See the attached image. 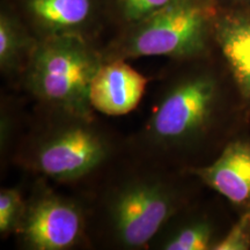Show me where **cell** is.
I'll list each match as a JSON object with an SVG mask.
<instances>
[{
    "instance_id": "cell-1",
    "label": "cell",
    "mask_w": 250,
    "mask_h": 250,
    "mask_svg": "<svg viewBox=\"0 0 250 250\" xmlns=\"http://www.w3.org/2000/svg\"><path fill=\"white\" fill-rule=\"evenodd\" d=\"M102 58L85 36L58 35L37 41L27 79L37 98L79 120L92 115L90 83Z\"/></svg>"
},
{
    "instance_id": "cell-2",
    "label": "cell",
    "mask_w": 250,
    "mask_h": 250,
    "mask_svg": "<svg viewBox=\"0 0 250 250\" xmlns=\"http://www.w3.org/2000/svg\"><path fill=\"white\" fill-rule=\"evenodd\" d=\"M217 4V0H171L140 22L125 28L114 58H184L202 54L213 33Z\"/></svg>"
},
{
    "instance_id": "cell-3",
    "label": "cell",
    "mask_w": 250,
    "mask_h": 250,
    "mask_svg": "<svg viewBox=\"0 0 250 250\" xmlns=\"http://www.w3.org/2000/svg\"><path fill=\"white\" fill-rule=\"evenodd\" d=\"M179 208V198L167 184L153 180L131 182L112 199V228L122 245L139 248L147 245Z\"/></svg>"
},
{
    "instance_id": "cell-4",
    "label": "cell",
    "mask_w": 250,
    "mask_h": 250,
    "mask_svg": "<svg viewBox=\"0 0 250 250\" xmlns=\"http://www.w3.org/2000/svg\"><path fill=\"white\" fill-rule=\"evenodd\" d=\"M214 81L191 76L175 83L158 103L148 123L153 139L164 145H181L203 129L215 99Z\"/></svg>"
},
{
    "instance_id": "cell-5",
    "label": "cell",
    "mask_w": 250,
    "mask_h": 250,
    "mask_svg": "<svg viewBox=\"0 0 250 250\" xmlns=\"http://www.w3.org/2000/svg\"><path fill=\"white\" fill-rule=\"evenodd\" d=\"M108 145L86 125H70L46 137L36 153V166L55 180L83 177L102 164Z\"/></svg>"
},
{
    "instance_id": "cell-6",
    "label": "cell",
    "mask_w": 250,
    "mask_h": 250,
    "mask_svg": "<svg viewBox=\"0 0 250 250\" xmlns=\"http://www.w3.org/2000/svg\"><path fill=\"white\" fill-rule=\"evenodd\" d=\"M83 217L76 205L55 195L36 198L24 208L18 230L36 250H62L76 245Z\"/></svg>"
},
{
    "instance_id": "cell-7",
    "label": "cell",
    "mask_w": 250,
    "mask_h": 250,
    "mask_svg": "<svg viewBox=\"0 0 250 250\" xmlns=\"http://www.w3.org/2000/svg\"><path fill=\"white\" fill-rule=\"evenodd\" d=\"M19 9L41 40L58 35L86 37L108 8L107 0H19Z\"/></svg>"
},
{
    "instance_id": "cell-8",
    "label": "cell",
    "mask_w": 250,
    "mask_h": 250,
    "mask_svg": "<svg viewBox=\"0 0 250 250\" xmlns=\"http://www.w3.org/2000/svg\"><path fill=\"white\" fill-rule=\"evenodd\" d=\"M146 83L147 79L124 59L103 62L90 83V105L108 116L126 115L139 104Z\"/></svg>"
},
{
    "instance_id": "cell-9",
    "label": "cell",
    "mask_w": 250,
    "mask_h": 250,
    "mask_svg": "<svg viewBox=\"0 0 250 250\" xmlns=\"http://www.w3.org/2000/svg\"><path fill=\"white\" fill-rule=\"evenodd\" d=\"M213 39L243 96L250 99V8L218 9Z\"/></svg>"
},
{
    "instance_id": "cell-10",
    "label": "cell",
    "mask_w": 250,
    "mask_h": 250,
    "mask_svg": "<svg viewBox=\"0 0 250 250\" xmlns=\"http://www.w3.org/2000/svg\"><path fill=\"white\" fill-rule=\"evenodd\" d=\"M196 174L229 202L250 208L249 143H232L213 164L199 168Z\"/></svg>"
},
{
    "instance_id": "cell-11",
    "label": "cell",
    "mask_w": 250,
    "mask_h": 250,
    "mask_svg": "<svg viewBox=\"0 0 250 250\" xmlns=\"http://www.w3.org/2000/svg\"><path fill=\"white\" fill-rule=\"evenodd\" d=\"M34 33L18 12L7 6L0 12V66L4 72L18 70L23 59L29 62L37 44ZM28 64V62H27Z\"/></svg>"
},
{
    "instance_id": "cell-12",
    "label": "cell",
    "mask_w": 250,
    "mask_h": 250,
    "mask_svg": "<svg viewBox=\"0 0 250 250\" xmlns=\"http://www.w3.org/2000/svg\"><path fill=\"white\" fill-rule=\"evenodd\" d=\"M212 228L205 221H193L181 226L162 243L167 250H204L211 248Z\"/></svg>"
},
{
    "instance_id": "cell-13",
    "label": "cell",
    "mask_w": 250,
    "mask_h": 250,
    "mask_svg": "<svg viewBox=\"0 0 250 250\" xmlns=\"http://www.w3.org/2000/svg\"><path fill=\"white\" fill-rule=\"evenodd\" d=\"M170 1L171 0H107V8L125 29L158 12Z\"/></svg>"
},
{
    "instance_id": "cell-14",
    "label": "cell",
    "mask_w": 250,
    "mask_h": 250,
    "mask_svg": "<svg viewBox=\"0 0 250 250\" xmlns=\"http://www.w3.org/2000/svg\"><path fill=\"white\" fill-rule=\"evenodd\" d=\"M24 212L20 193L14 189H2L0 192V232L7 234L18 229Z\"/></svg>"
},
{
    "instance_id": "cell-15",
    "label": "cell",
    "mask_w": 250,
    "mask_h": 250,
    "mask_svg": "<svg viewBox=\"0 0 250 250\" xmlns=\"http://www.w3.org/2000/svg\"><path fill=\"white\" fill-rule=\"evenodd\" d=\"M250 248V208L221 241L212 247L215 250H247Z\"/></svg>"
},
{
    "instance_id": "cell-16",
    "label": "cell",
    "mask_w": 250,
    "mask_h": 250,
    "mask_svg": "<svg viewBox=\"0 0 250 250\" xmlns=\"http://www.w3.org/2000/svg\"><path fill=\"white\" fill-rule=\"evenodd\" d=\"M217 2L224 4L225 8H250V0H217Z\"/></svg>"
}]
</instances>
